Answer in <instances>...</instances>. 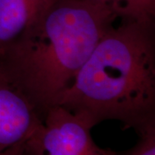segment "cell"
<instances>
[{"label":"cell","instance_id":"cell-1","mask_svg":"<svg viewBox=\"0 0 155 155\" xmlns=\"http://www.w3.org/2000/svg\"><path fill=\"white\" fill-rule=\"evenodd\" d=\"M119 19L92 0H50L3 54L0 66L44 117Z\"/></svg>","mask_w":155,"mask_h":155},{"label":"cell","instance_id":"cell-2","mask_svg":"<svg viewBox=\"0 0 155 155\" xmlns=\"http://www.w3.org/2000/svg\"><path fill=\"white\" fill-rule=\"evenodd\" d=\"M56 105L92 127L119 121L138 135L155 127V22L111 26Z\"/></svg>","mask_w":155,"mask_h":155},{"label":"cell","instance_id":"cell-3","mask_svg":"<svg viewBox=\"0 0 155 155\" xmlns=\"http://www.w3.org/2000/svg\"><path fill=\"white\" fill-rule=\"evenodd\" d=\"M92 127L79 116L61 106H53L24 142L22 155H116L115 151L95 143Z\"/></svg>","mask_w":155,"mask_h":155},{"label":"cell","instance_id":"cell-4","mask_svg":"<svg viewBox=\"0 0 155 155\" xmlns=\"http://www.w3.org/2000/svg\"><path fill=\"white\" fill-rule=\"evenodd\" d=\"M42 117L0 66V152L25 142Z\"/></svg>","mask_w":155,"mask_h":155},{"label":"cell","instance_id":"cell-5","mask_svg":"<svg viewBox=\"0 0 155 155\" xmlns=\"http://www.w3.org/2000/svg\"><path fill=\"white\" fill-rule=\"evenodd\" d=\"M50 0H0V55Z\"/></svg>","mask_w":155,"mask_h":155},{"label":"cell","instance_id":"cell-6","mask_svg":"<svg viewBox=\"0 0 155 155\" xmlns=\"http://www.w3.org/2000/svg\"><path fill=\"white\" fill-rule=\"evenodd\" d=\"M112 7L119 20L155 22V0H92Z\"/></svg>","mask_w":155,"mask_h":155},{"label":"cell","instance_id":"cell-7","mask_svg":"<svg viewBox=\"0 0 155 155\" xmlns=\"http://www.w3.org/2000/svg\"><path fill=\"white\" fill-rule=\"evenodd\" d=\"M116 155H155V127L139 134V140L133 147L116 152Z\"/></svg>","mask_w":155,"mask_h":155},{"label":"cell","instance_id":"cell-8","mask_svg":"<svg viewBox=\"0 0 155 155\" xmlns=\"http://www.w3.org/2000/svg\"><path fill=\"white\" fill-rule=\"evenodd\" d=\"M24 147V142L14 145L3 152H0V155H22Z\"/></svg>","mask_w":155,"mask_h":155}]
</instances>
